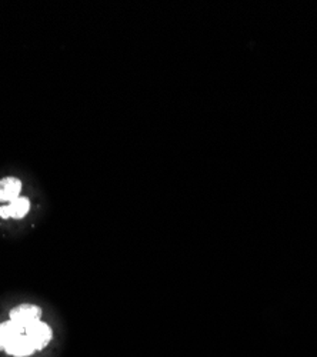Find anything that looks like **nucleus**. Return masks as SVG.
I'll list each match as a JSON object with an SVG mask.
<instances>
[{"label":"nucleus","instance_id":"5","mask_svg":"<svg viewBox=\"0 0 317 357\" xmlns=\"http://www.w3.org/2000/svg\"><path fill=\"white\" fill-rule=\"evenodd\" d=\"M23 183L19 177L14 176H6L0 179V201H13L22 196Z\"/></svg>","mask_w":317,"mask_h":357},{"label":"nucleus","instance_id":"3","mask_svg":"<svg viewBox=\"0 0 317 357\" xmlns=\"http://www.w3.org/2000/svg\"><path fill=\"white\" fill-rule=\"evenodd\" d=\"M3 350L8 354L14 356V357H26V356L35 353L36 347H35V345H33L30 337L26 333H22L19 336L13 337Z\"/></svg>","mask_w":317,"mask_h":357},{"label":"nucleus","instance_id":"1","mask_svg":"<svg viewBox=\"0 0 317 357\" xmlns=\"http://www.w3.org/2000/svg\"><path fill=\"white\" fill-rule=\"evenodd\" d=\"M42 317V309L36 304L30 303H22L18 304L9 312V319L14 323H18L23 329H26L33 321L40 320Z\"/></svg>","mask_w":317,"mask_h":357},{"label":"nucleus","instance_id":"2","mask_svg":"<svg viewBox=\"0 0 317 357\" xmlns=\"http://www.w3.org/2000/svg\"><path fill=\"white\" fill-rule=\"evenodd\" d=\"M25 333L30 337V340L33 342V345H35L36 350L45 349L53 337L52 329H50L49 325H46V323H43L40 320L33 321L31 325H29L25 329Z\"/></svg>","mask_w":317,"mask_h":357},{"label":"nucleus","instance_id":"6","mask_svg":"<svg viewBox=\"0 0 317 357\" xmlns=\"http://www.w3.org/2000/svg\"><path fill=\"white\" fill-rule=\"evenodd\" d=\"M22 333H25V329L21 325H18V323L12 321L10 319L8 321L0 323V350H3L13 337Z\"/></svg>","mask_w":317,"mask_h":357},{"label":"nucleus","instance_id":"4","mask_svg":"<svg viewBox=\"0 0 317 357\" xmlns=\"http://www.w3.org/2000/svg\"><path fill=\"white\" fill-rule=\"evenodd\" d=\"M30 210V200L26 196H19L5 206H0V217L2 219H23Z\"/></svg>","mask_w":317,"mask_h":357}]
</instances>
